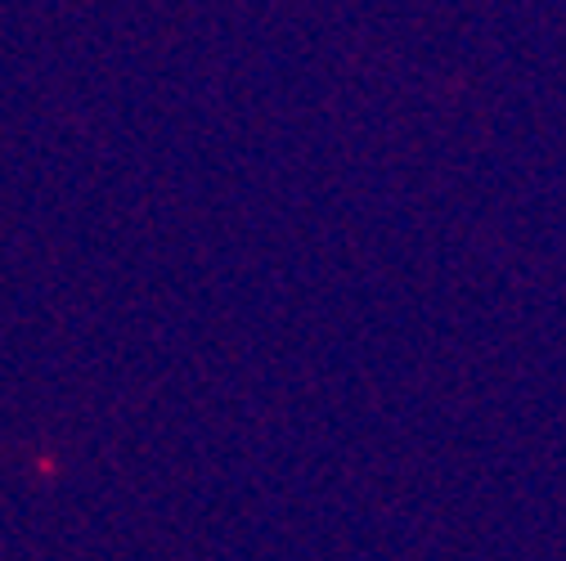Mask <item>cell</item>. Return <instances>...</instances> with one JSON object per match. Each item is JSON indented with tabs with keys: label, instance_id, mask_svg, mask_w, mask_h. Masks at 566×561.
Wrapping results in <instances>:
<instances>
[]
</instances>
